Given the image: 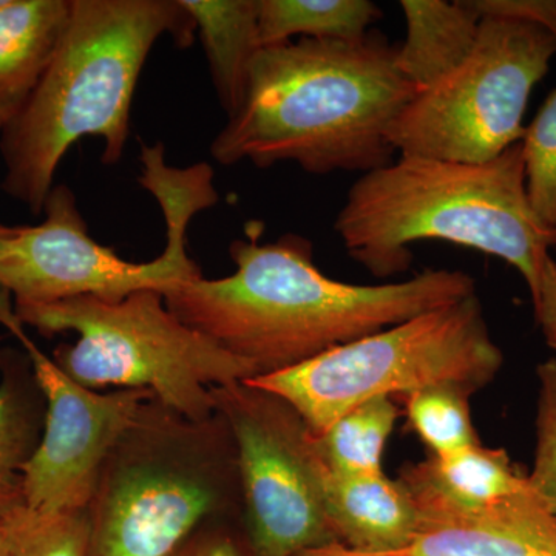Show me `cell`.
I'll list each match as a JSON object with an SVG mask.
<instances>
[{
    "instance_id": "cell-1",
    "label": "cell",
    "mask_w": 556,
    "mask_h": 556,
    "mask_svg": "<svg viewBox=\"0 0 556 556\" xmlns=\"http://www.w3.org/2000/svg\"><path fill=\"white\" fill-rule=\"evenodd\" d=\"M229 277L203 276L164 294L167 308L258 376L283 371L409 318L475 294L460 270L426 269L397 283L351 285L314 263L313 243L298 233L260 243L233 240Z\"/></svg>"
},
{
    "instance_id": "cell-2",
    "label": "cell",
    "mask_w": 556,
    "mask_h": 556,
    "mask_svg": "<svg viewBox=\"0 0 556 556\" xmlns=\"http://www.w3.org/2000/svg\"><path fill=\"white\" fill-rule=\"evenodd\" d=\"M396 47L369 31L356 42L299 39L263 47L243 101L211 144L223 166L291 161L309 174L393 163L387 134L419 91L399 73Z\"/></svg>"
},
{
    "instance_id": "cell-3",
    "label": "cell",
    "mask_w": 556,
    "mask_h": 556,
    "mask_svg": "<svg viewBox=\"0 0 556 556\" xmlns=\"http://www.w3.org/2000/svg\"><path fill=\"white\" fill-rule=\"evenodd\" d=\"M195 35V22L179 0H72L46 75L2 131L5 193L42 214L61 161L84 137L101 138L102 161L118 163L150 51L163 36L189 47Z\"/></svg>"
},
{
    "instance_id": "cell-4",
    "label": "cell",
    "mask_w": 556,
    "mask_h": 556,
    "mask_svg": "<svg viewBox=\"0 0 556 556\" xmlns=\"http://www.w3.org/2000/svg\"><path fill=\"white\" fill-rule=\"evenodd\" d=\"M334 230L376 277L408 270L417 241L441 240L504 260L530 294L556 248L527 197L521 141L481 164L399 155L351 186Z\"/></svg>"
},
{
    "instance_id": "cell-5",
    "label": "cell",
    "mask_w": 556,
    "mask_h": 556,
    "mask_svg": "<svg viewBox=\"0 0 556 556\" xmlns=\"http://www.w3.org/2000/svg\"><path fill=\"white\" fill-rule=\"evenodd\" d=\"M239 490L218 415L193 422L150 399L109 453L86 508V556H170Z\"/></svg>"
},
{
    "instance_id": "cell-6",
    "label": "cell",
    "mask_w": 556,
    "mask_h": 556,
    "mask_svg": "<svg viewBox=\"0 0 556 556\" xmlns=\"http://www.w3.org/2000/svg\"><path fill=\"white\" fill-rule=\"evenodd\" d=\"M14 311L43 334H78L73 345L54 351L53 361L79 386L150 391L163 407L193 422L217 415L214 388L258 376L251 362L179 320L150 289L121 300L83 295L16 303Z\"/></svg>"
},
{
    "instance_id": "cell-7",
    "label": "cell",
    "mask_w": 556,
    "mask_h": 556,
    "mask_svg": "<svg viewBox=\"0 0 556 556\" xmlns=\"http://www.w3.org/2000/svg\"><path fill=\"white\" fill-rule=\"evenodd\" d=\"M503 361L475 292L248 382L287 401L320 434L375 397H405L434 386L477 393L496 378Z\"/></svg>"
},
{
    "instance_id": "cell-8",
    "label": "cell",
    "mask_w": 556,
    "mask_h": 556,
    "mask_svg": "<svg viewBox=\"0 0 556 556\" xmlns=\"http://www.w3.org/2000/svg\"><path fill=\"white\" fill-rule=\"evenodd\" d=\"M556 39L532 22L482 16L473 50L419 91L387 138L399 155L481 164L525 137L533 87L546 76Z\"/></svg>"
},
{
    "instance_id": "cell-9",
    "label": "cell",
    "mask_w": 556,
    "mask_h": 556,
    "mask_svg": "<svg viewBox=\"0 0 556 556\" xmlns=\"http://www.w3.org/2000/svg\"><path fill=\"white\" fill-rule=\"evenodd\" d=\"M228 427L251 556H299L338 543L314 434L287 401L244 382L212 390Z\"/></svg>"
},
{
    "instance_id": "cell-10",
    "label": "cell",
    "mask_w": 556,
    "mask_h": 556,
    "mask_svg": "<svg viewBox=\"0 0 556 556\" xmlns=\"http://www.w3.org/2000/svg\"><path fill=\"white\" fill-rule=\"evenodd\" d=\"M0 325L20 340L30 357L36 382L47 402L46 427L22 471V501L43 515L84 511L101 468L116 442L153 397L150 391L118 388L109 393L79 386L25 332L0 289Z\"/></svg>"
},
{
    "instance_id": "cell-11",
    "label": "cell",
    "mask_w": 556,
    "mask_h": 556,
    "mask_svg": "<svg viewBox=\"0 0 556 556\" xmlns=\"http://www.w3.org/2000/svg\"><path fill=\"white\" fill-rule=\"evenodd\" d=\"M390 556H556V518L529 489L470 514L419 515L412 541Z\"/></svg>"
},
{
    "instance_id": "cell-12",
    "label": "cell",
    "mask_w": 556,
    "mask_h": 556,
    "mask_svg": "<svg viewBox=\"0 0 556 556\" xmlns=\"http://www.w3.org/2000/svg\"><path fill=\"white\" fill-rule=\"evenodd\" d=\"M325 507L339 544L329 556H390L407 546L419 526V510L399 479L386 473L343 477L324 466Z\"/></svg>"
},
{
    "instance_id": "cell-13",
    "label": "cell",
    "mask_w": 556,
    "mask_h": 556,
    "mask_svg": "<svg viewBox=\"0 0 556 556\" xmlns=\"http://www.w3.org/2000/svg\"><path fill=\"white\" fill-rule=\"evenodd\" d=\"M419 515L470 514L530 489L529 479L506 450L473 445L450 455H430L402 470Z\"/></svg>"
},
{
    "instance_id": "cell-14",
    "label": "cell",
    "mask_w": 556,
    "mask_h": 556,
    "mask_svg": "<svg viewBox=\"0 0 556 556\" xmlns=\"http://www.w3.org/2000/svg\"><path fill=\"white\" fill-rule=\"evenodd\" d=\"M70 14L72 0H0V131L30 101Z\"/></svg>"
},
{
    "instance_id": "cell-15",
    "label": "cell",
    "mask_w": 556,
    "mask_h": 556,
    "mask_svg": "<svg viewBox=\"0 0 556 556\" xmlns=\"http://www.w3.org/2000/svg\"><path fill=\"white\" fill-rule=\"evenodd\" d=\"M407 36L396 47L399 73L428 89L460 64L477 42L482 16L471 0H402Z\"/></svg>"
},
{
    "instance_id": "cell-16",
    "label": "cell",
    "mask_w": 556,
    "mask_h": 556,
    "mask_svg": "<svg viewBox=\"0 0 556 556\" xmlns=\"http://www.w3.org/2000/svg\"><path fill=\"white\" fill-rule=\"evenodd\" d=\"M197 25L212 83L228 116L247 90L249 70L262 50L258 0H179Z\"/></svg>"
},
{
    "instance_id": "cell-17",
    "label": "cell",
    "mask_w": 556,
    "mask_h": 556,
    "mask_svg": "<svg viewBox=\"0 0 556 556\" xmlns=\"http://www.w3.org/2000/svg\"><path fill=\"white\" fill-rule=\"evenodd\" d=\"M382 11L369 0H258L263 47L300 39L356 42L367 38Z\"/></svg>"
},
{
    "instance_id": "cell-18",
    "label": "cell",
    "mask_w": 556,
    "mask_h": 556,
    "mask_svg": "<svg viewBox=\"0 0 556 556\" xmlns=\"http://www.w3.org/2000/svg\"><path fill=\"white\" fill-rule=\"evenodd\" d=\"M397 417L399 408L391 397L364 402L324 433L314 434L317 455L331 473L343 477L383 473V453Z\"/></svg>"
},
{
    "instance_id": "cell-19",
    "label": "cell",
    "mask_w": 556,
    "mask_h": 556,
    "mask_svg": "<svg viewBox=\"0 0 556 556\" xmlns=\"http://www.w3.org/2000/svg\"><path fill=\"white\" fill-rule=\"evenodd\" d=\"M470 396L464 388L434 386L402 397L409 427L431 455H450L481 444L471 422Z\"/></svg>"
},
{
    "instance_id": "cell-20",
    "label": "cell",
    "mask_w": 556,
    "mask_h": 556,
    "mask_svg": "<svg viewBox=\"0 0 556 556\" xmlns=\"http://www.w3.org/2000/svg\"><path fill=\"white\" fill-rule=\"evenodd\" d=\"M526 189L536 217L556 230V89L521 139Z\"/></svg>"
},
{
    "instance_id": "cell-21",
    "label": "cell",
    "mask_w": 556,
    "mask_h": 556,
    "mask_svg": "<svg viewBox=\"0 0 556 556\" xmlns=\"http://www.w3.org/2000/svg\"><path fill=\"white\" fill-rule=\"evenodd\" d=\"M30 420L20 393L10 382L0 386V517L24 506L22 471L31 455Z\"/></svg>"
},
{
    "instance_id": "cell-22",
    "label": "cell",
    "mask_w": 556,
    "mask_h": 556,
    "mask_svg": "<svg viewBox=\"0 0 556 556\" xmlns=\"http://www.w3.org/2000/svg\"><path fill=\"white\" fill-rule=\"evenodd\" d=\"M20 556H86V510L43 515L22 506L16 514Z\"/></svg>"
},
{
    "instance_id": "cell-23",
    "label": "cell",
    "mask_w": 556,
    "mask_h": 556,
    "mask_svg": "<svg viewBox=\"0 0 556 556\" xmlns=\"http://www.w3.org/2000/svg\"><path fill=\"white\" fill-rule=\"evenodd\" d=\"M536 372L540 379V396L535 463L527 479L530 489L556 518V358L541 364Z\"/></svg>"
},
{
    "instance_id": "cell-24",
    "label": "cell",
    "mask_w": 556,
    "mask_h": 556,
    "mask_svg": "<svg viewBox=\"0 0 556 556\" xmlns=\"http://www.w3.org/2000/svg\"><path fill=\"white\" fill-rule=\"evenodd\" d=\"M481 16L532 22L556 39V0H471Z\"/></svg>"
},
{
    "instance_id": "cell-25",
    "label": "cell",
    "mask_w": 556,
    "mask_h": 556,
    "mask_svg": "<svg viewBox=\"0 0 556 556\" xmlns=\"http://www.w3.org/2000/svg\"><path fill=\"white\" fill-rule=\"evenodd\" d=\"M170 556H247L218 519L197 529Z\"/></svg>"
},
{
    "instance_id": "cell-26",
    "label": "cell",
    "mask_w": 556,
    "mask_h": 556,
    "mask_svg": "<svg viewBox=\"0 0 556 556\" xmlns=\"http://www.w3.org/2000/svg\"><path fill=\"white\" fill-rule=\"evenodd\" d=\"M533 309L547 345L556 348V262L548 257L532 292Z\"/></svg>"
},
{
    "instance_id": "cell-27",
    "label": "cell",
    "mask_w": 556,
    "mask_h": 556,
    "mask_svg": "<svg viewBox=\"0 0 556 556\" xmlns=\"http://www.w3.org/2000/svg\"><path fill=\"white\" fill-rule=\"evenodd\" d=\"M16 510L0 517V556H20L16 518H14Z\"/></svg>"
},
{
    "instance_id": "cell-28",
    "label": "cell",
    "mask_w": 556,
    "mask_h": 556,
    "mask_svg": "<svg viewBox=\"0 0 556 556\" xmlns=\"http://www.w3.org/2000/svg\"><path fill=\"white\" fill-rule=\"evenodd\" d=\"M299 556H328V555L325 554V552L321 551V548H316V551L305 552V554H302Z\"/></svg>"
}]
</instances>
